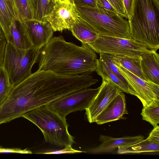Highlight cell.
I'll return each instance as SVG.
<instances>
[{"label":"cell","instance_id":"7402d4cb","mask_svg":"<svg viewBox=\"0 0 159 159\" xmlns=\"http://www.w3.org/2000/svg\"><path fill=\"white\" fill-rule=\"evenodd\" d=\"M141 114L143 120L149 122L154 127L157 126L159 123V99L143 107Z\"/></svg>","mask_w":159,"mask_h":159},{"label":"cell","instance_id":"3957f363","mask_svg":"<svg viewBox=\"0 0 159 159\" xmlns=\"http://www.w3.org/2000/svg\"><path fill=\"white\" fill-rule=\"evenodd\" d=\"M21 117L40 129L47 142L61 147L75 143L74 137L68 132L66 117L50 109L46 105L33 109Z\"/></svg>","mask_w":159,"mask_h":159},{"label":"cell","instance_id":"44dd1931","mask_svg":"<svg viewBox=\"0 0 159 159\" xmlns=\"http://www.w3.org/2000/svg\"><path fill=\"white\" fill-rule=\"evenodd\" d=\"M33 10L34 19L47 21L56 2L51 0H30Z\"/></svg>","mask_w":159,"mask_h":159},{"label":"cell","instance_id":"9a60e30c","mask_svg":"<svg viewBox=\"0 0 159 159\" xmlns=\"http://www.w3.org/2000/svg\"><path fill=\"white\" fill-rule=\"evenodd\" d=\"M5 38L7 42L17 48L27 49L32 47V44L21 21L15 20L12 23L9 34Z\"/></svg>","mask_w":159,"mask_h":159},{"label":"cell","instance_id":"d4e9b609","mask_svg":"<svg viewBox=\"0 0 159 159\" xmlns=\"http://www.w3.org/2000/svg\"><path fill=\"white\" fill-rule=\"evenodd\" d=\"M13 87L6 71L2 66L0 69V107L7 98Z\"/></svg>","mask_w":159,"mask_h":159},{"label":"cell","instance_id":"52a82bcc","mask_svg":"<svg viewBox=\"0 0 159 159\" xmlns=\"http://www.w3.org/2000/svg\"><path fill=\"white\" fill-rule=\"evenodd\" d=\"M99 89L100 87L96 89H80L56 99L46 105L50 109L66 117L70 113L87 108Z\"/></svg>","mask_w":159,"mask_h":159},{"label":"cell","instance_id":"30bf717a","mask_svg":"<svg viewBox=\"0 0 159 159\" xmlns=\"http://www.w3.org/2000/svg\"><path fill=\"white\" fill-rule=\"evenodd\" d=\"M102 81L98 93L85 110L87 119L90 123L95 122L97 116L120 91L108 80Z\"/></svg>","mask_w":159,"mask_h":159},{"label":"cell","instance_id":"d6986e66","mask_svg":"<svg viewBox=\"0 0 159 159\" xmlns=\"http://www.w3.org/2000/svg\"><path fill=\"white\" fill-rule=\"evenodd\" d=\"M113 60L115 63L121 66L138 77L146 80L141 70V56L114 55Z\"/></svg>","mask_w":159,"mask_h":159},{"label":"cell","instance_id":"603a6c76","mask_svg":"<svg viewBox=\"0 0 159 159\" xmlns=\"http://www.w3.org/2000/svg\"><path fill=\"white\" fill-rule=\"evenodd\" d=\"M16 13L17 21L34 19L30 0H13Z\"/></svg>","mask_w":159,"mask_h":159},{"label":"cell","instance_id":"4dcf8cb0","mask_svg":"<svg viewBox=\"0 0 159 159\" xmlns=\"http://www.w3.org/2000/svg\"><path fill=\"white\" fill-rule=\"evenodd\" d=\"M18 153L24 154H31L32 152L26 149L21 150L18 148H3L0 149V153Z\"/></svg>","mask_w":159,"mask_h":159},{"label":"cell","instance_id":"e575fe53","mask_svg":"<svg viewBox=\"0 0 159 159\" xmlns=\"http://www.w3.org/2000/svg\"><path fill=\"white\" fill-rule=\"evenodd\" d=\"M2 148L1 146H0V148Z\"/></svg>","mask_w":159,"mask_h":159},{"label":"cell","instance_id":"2e32d148","mask_svg":"<svg viewBox=\"0 0 159 159\" xmlns=\"http://www.w3.org/2000/svg\"><path fill=\"white\" fill-rule=\"evenodd\" d=\"M70 30L74 37L85 44L95 41L99 35L91 25L79 17Z\"/></svg>","mask_w":159,"mask_h":159},{"label":"cell","instance_id":"8992f818","mask_svg":"<svg viewBox=\"0 0 159 159\" xmlns=\"http://www.w3.org/2000/svg\"><path fill=\"white\" fill-rule=\"evenodd\" d=\"M98 53H106L120 56H141L150 51L145 44L134 39L99 35L97 39L89 44Z\"/></svg>","mask_w":159,"mask_h":159},{"label":"cell","instance_id":"ba28073f","mask_svg":"<svg viewBox=\"0 0 159 159\" xmlns=\"http://www.w3.org/2000/svg\"><path fill=\"white\" fill-rule=\"evenodd\" d=\"M79 17L75 5L70 0H58L46 20L53 31L70 30Z\"/></svg>","mask_w":159,"mask_h":159},{"label":"cell","instance_id":"8fae6325","mask_svg":"<svg viewBox=\"0 0 159 159\" xmlns=\"http://www.w3.org/2000/svg\"><path fill=\"white\" fill-rule=\"evenodd\" d=\"M21 22L32 44V47L40 50L52 38L53 31L47 20L42 21L32 19Z\"/></svg>","mask_w":159,"mask_h":159},{"label":"cell","instance_id":"5bb4252c","mask_svg":"<svg viewBox=\"0 0 159 159\" xmlns=\"http://www.w3.org/2000/svg\"><path fill=\"white\" fill-rule=\"evenodd\" d=\"M151 49L141 56V66L145 80L159 85V55Z\"/></svg>","mask_w":159,"mask_h":159},{"label":"cell","instance_id":"836d02e7","mask_svg":"<svg viewBox=\"0 0 159 159\" xmlns=\"http://www.w3.org/2000/svg\"><path fill=\"white\" fill-rule=\"evenodd\" d=\"M52 0L55 2H56L58 0Z\"/></svg>","mask_w":159,"mask_h":159},{"label":"cell","instance_id":"e0dca14e","mask_svg":"<svg viewBox=\"0 0 159 159\" xmlns=\"http://www.w3.org/2000/svg\"><path fill=\"white\" fill-rule=\"evenodd\" d=\"M15 20L17 21V18L13 0H0V27L5 37Z\"/></svg>","mask_w":159,"mask_h":159},{"label":"cell","instance_id":"7c38bea8","mask_svg":"<svg viewBox=\"0 0 159 159\" xmlns=\"http://www.w3.org/2000/svg\"><path fill=\"white\" fill-rule=\"evenodd\" d=\"M125 96L120 91L115 97L97 116L95 122L98 125L122 119L123 116L128 114Z\"/></svg>","mask_w":159,"mask_h":159},{"label":"cell","instance_id":"9c48e42d","mask_svg":"<svg viewBox=\"0 0 159 159\" xmlns=\"http://www.w3.org/2000/svg\"><path fill=\"white\" fill-rule=\"evenodd\" d=\"M115 64L129 85L135 91L136 97L141 101L143 107L154 100L159 99V85L142 79L121 66Z\"/></svg>","mask_w":159,"mask_h":159},{"label":"cell","instance_id":"1f68e13d","mask_svg":"<svg viewBox=\"0 0 159 159\" xmlns=\"http://www.w3.org/2000/svg\"><path fill=\"white\" fill-rule=\"evenodd\" d=\"M147 138L153 142H159V126L158 125L154 127Z\"/></svg>","mask_w":159,"mask_h":159},{"label":"cell","instance_id":"6da1fadb","mask_svg":"<svg viewBox=\"0 0 159 159\" xmlns=\"http://www.w3.org/2000/svg\"><path fill=\"white\" fill-rule=\"evenodd\" d=\"M39 69L67 76L90 75L96 71L97 56L87 44L81 46L52 37L40 51Z\"/></svg>","mask_w":159,"mask_h":159},{"label":"cell","instance_id":"f546056e","mask_svg":"<svg viewBox=\"0 0 159 159\" xmlns=\"http://www.w3.org/2000/svg\"><path fill=\"white\" fill-rule=\"evenodd\" d=\"M75 5L87 6L92 7H97L96 0H70Z\"/></svg>","mask_w":159,"mask_h":159},{"label":"cell","instance_id":"f1b7e54d","mask_svg":"<svg viewBox=\"0 0 159 159\" xmlns=\"http://www.w3.org/2000/svg\"><path fill=\"white\" fill-rule=\"evenodd\" d=\"M96 1L97 3L102 6L109 13L113 15L118 14L115 9L108 0H96Z\"/></svg>","mask_w":159,"mask_h":159},{"label":"cell","instance_id":"ffe728a7","mask_svg":"<svg viewBox=\"0 0 159 159\" xmlns=\"http://www.w3.org/2000/svg\"><path fill=\"white\" fill-rule=\"evenodd\" d=\"M96 71L102 80H108L121 91L132 95L129 88L111 71L100 58L97 59L96 61Z\"/></svg>","mask_w":159,"mask_h":159},{"label":"cell","instance_id":"4316f807","mask_svg":"<svg viewBox=\"0 0 159 159\" xmlns=\"http://www.w3.org/2000/svg\"><path fill=\"white\" fill-rule=\"evenodd\" d=\"M82 152H86L75 150L72 148L71 145H69L65 147L62 150L37 153L44 154H61L66 153L73 154Z\"/></svg>","mask_w":159,"mask_h":159},{"label":"cell","instance_id":"cb8c5ba5","mask_svg":"<svg viewBox=\"0 0 159 159\" xmlns=\"http://www.w3.org/2000/svg\"><path fill=\"white\" fill-rule=\"evenodd\" d=\"M99 54V58L105 63L111 71L129 88L131 92L132 95L136 96V94L135 91L129 85L120 72L116 65L114 62L113 60L114 55L106 53H100Z\"/></svg>","mask_w":159,"mask_h":159},{"label":"cell","instance_id":"484cf974","mask_svg":"<svg viewBox=\"0 0 159 159\" xmlns=\"http://www.w3.org/2000/svg\"><path fill=\"white\" fill-rule=\"evenodd\" d=\"M115 9L118 14L121 17L127 19V15L123 0H108Z\"/></svg>","mask_w":159,"mask_h":159},{"label":"cell","instance_id":"ac0fdd59","mask_svg":"<svg viewBox=\"0 0 159 159\" xmlns=\"http://www.w3.org/2000/svg\"><path fill=\"white\" fill-rule=\"evenodd\" d=\"M118 149L117 152L120 154L158 152L159 142L147 138L132 144L118 147Z\"/></svg>","mask_w":159,"mask_h":159},{"label":"cell","instance_id":"277c9868","mask_svg":"<svg viewBox=\"0 0 159 159\" xmlns=\"http://www.w3.org/2000/svg\"><path fill=\"white\" fill-rule=\"evenodd\" d=\"M79 17L91 25L100 35L131 39L128 20L119 15L112 14L102 6L75 5Z\"/></svg>","mask_w":159,"mask_h":159},{"label":"cell","instance_id":"4fadbf2b","mask_svg":"<svg viewBox=\"0 0 159 159\" xmlns=\"http://www.w3.org/2000/svg\"><path fill=\"white\" fill-rule=\"evenodd\" d=\"M141 135L115 138L111 136L101 135L99 140L102 143L98 146L90 150L94 153H108L112 152L118 147L132 144L144 139Z\"/></svg>","mask_w":159,"mask_h":159},{"label":"cell","instance_id":"d6a6232c","mask_svg":"<svg viewBox=\"0 0 159 159\" xmlns=\"http://www.w3.org/2000/svg\"><path fill=\"white\" fill-rule=\"evenodd\" d=\"M134 0H123L124 5L127 15V19H129L132 11Z\"/></svg>","mask_w":159,"mask_h":159},{"label":"cell","instance_id":"83f0119b","mask_svg":"<svg viewBox=\"0 0 159 159\" xmlns=\"http://www.w3.org/2000/svg\"><path fill=\"white\" fill-rule=\"evenodd\" d=\"M7 41L3 32L0 27V69L2 66Z\"/></svg>","mask_w":159,"mask_h":159},{"label":"cell","instance_id":"7a4b0ae2","mask_svg":"<svg viewBox=\"0 0 159 159\" xmlns=\"http://www.w3.org/2000/svg\"><path fill=\"white\" fill-rule=\"evenodd\" d=\"M132 39L150 49L159 48V0H134L128 20Z\"/></svg>","mask_w":159,"mask_h":159},{"label":"cell","instance_id":"5b68a950","mask_svg":"<svg viewBox=\"0 0 159 159\" xmlns=\"http://www.w3.org/2000/svg\"><path fill=\"white\" fill-rule=\"evenodd\" d=\"M40 53V50L33 47L20 49L7 42L2 66L13 87L32 74V68Z\"/></svg>","mask_w":159,"mask_h":159}]
</instances>
